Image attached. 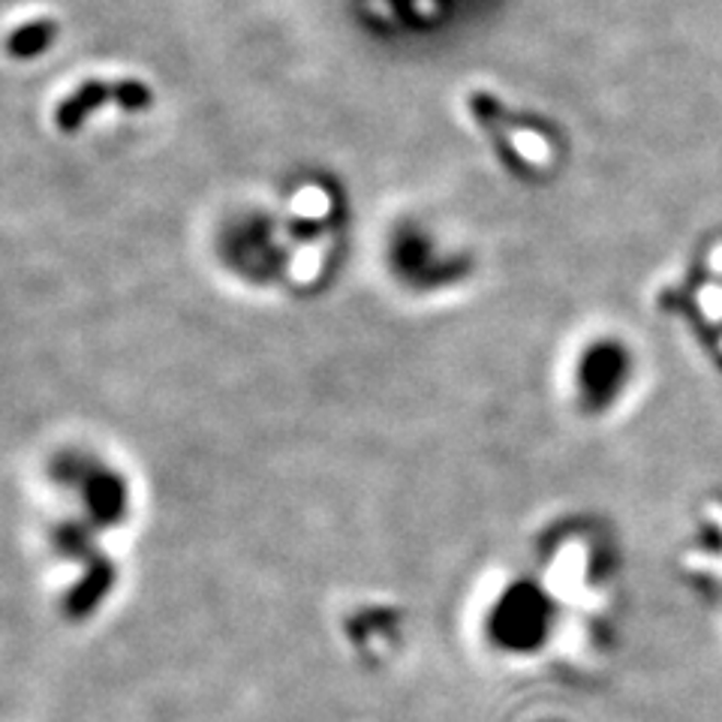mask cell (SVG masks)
<instances>
[{"label": "cell", "mask_w": 722, "mask_h": 722, "mask_svg": "<svg viewBox=\"0 0 722 722\" xmlns=\"http://www.w3.org/2000/svg\"><path fill=\"white\" fill-rule=\"evenodd\" d=\"M476 118L479 124L485 120V127L491 130V139L497 142L493 148L500 151L503 163L512 172L533 175V172H545V166L551 163V132L539 124H529L527 118H517L512 112H505V120H497L479 100H476Z\"/></svg>", "instance_id": "cell-1"}, {"label": "cell", "mask_w": 722, "mask_h": 722, "mask_svg": "<svg viewBox=\"0 0 722 722\" xmlns=\"http://www.w3.org/2000/svg\"><path fill=\"white\" fill-rule=\"evenodd\" d=\"M48 39H51V27H46V22L27 24L19 34L10 36V51L12 55H19V58H34L36 51L46 48Z\"/></svg>", "instance_id": "cell-4"}, {"label": "cell", "mask_w": 722, "mask_h": 722, "mask_svg": "<svg viewBox=\"0 0 722 722\" xmlns=\"http://www.w3.org/2000/svg\"><path fill=\"white\" fill-rule=\"evenodd\" d=\"M118 103L120 108H148L151 91L142 82H84L79 91H70L55 112V124L63 132L82 130L91 112Z\"/></svg>", "instance_id": "cell-2"}, {"label": "cell", "mask_w": 722, "mask_h": 722, "mask_svg": "<svg viewBox=\"0 0 722 722\" xmlns=\"http://www.w3.org/2000/svg\"><path fill=\"white\" fill-rule=\"evenodd\" d=\"M620 373H624V352L614 343H599V347L587 349V356L581 361V376H575V383L581 380V392L590 404H599V400L612 397Z\"/></svg>", "instance_id": "cell-3"}]
</instances>
